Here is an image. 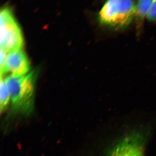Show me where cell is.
Masks as SVG:
<instances>
[{
    "mask_svg": "<svg viewBox=\"0 0 156 156\" xmlns=\"http://www.w3.org/2000/svg\"><path fill=\"white\" fill-rule=\"evenodd\" d=\"M134 0H107L98 14L101 24L114 30L127 28L135 20Z\"/></svg>",
    "mask_w": 156,
    "mask_h": 156,
    "instance_id": "7a4b0ae2",
    "label": "cell"
},
{
    "mask_svg": "<svg viewBox=\"0 0 156 156\" xmlns=\"http://www.w3.org/2000/svg\"><path fill=\"white\" fill-rule=\"evenodd\" d=\"M30 69L29 60L22 49L13 50L7 55L4 67L1 70V77L7 73L11 75H25Z\"/></svg>",
    "mask_w": 156,
    "mask_h": 156,
    "instance_id": "277c9868",
    "label": "cell"
},
{
    "mask_svg": "<svg viewBox=\"0 0 156 156\" xmlns=\"http://www.w3.org/2000/svg\"><path fill=\"white\" fill-rule=\"evenodd\" d=\"M147 18L151 22H156V0H153Z\"/></svg>",
    "mask_w": 156,
    "mask_h": 156,
    "instance_id": "ba28073f",
    "label": "cell"
},
{
    "mask_svg": "<svg viewBox=\"0 0 156 156\" xmlns=\"http://www.w3.org/2000/svg\"><path fill=\"white\" fill-rule=\"evenodd\" d=\"M8 52L1 48L0 51V69L2 70L4 67L5 62L6 58L8 55Z\"/></svg>",
    "mask_w": 156,
    "mask_h": 156,
    "instance_id": "9c48e42d",
    "label": "cell"
},
{
    "mask_svg": "<svg viewBox=\"0 0 156 156\" xmlns=\"http://www.w3.org/2000/svg\"><path fill=\"white\" fill-rule=\"evenodd\" d=\"M36 80L34 72L23 76L10 75L6 78V84L11 96L10 118L28 117L32 114Z\"/></svg>",
    "mask_w": 156,
    "mask_h": 156,
    "instance_id": "6da1fadb",
    "label": "cell"
},
{
    "mask_svg": "<svg viewBox=\"0 0 156 156\" xmlns=\"http://www.w3.org/2000/svg\"><path fill=\"white\" fill-rule=\"evenodd\" d=\"M153 0H137L136 4V28L140 32L145 17L150 9Z\"/></svg>",
    "mask_w": 156,
    "mask_h": 156,
    "instance_id": "8992f818",
    "label": "cell"
},
{
    "mask_svg": "<svg viewBox=\"0 0 156 156\" xmlns=\"http://www.w3.org/2000/svg\"><path fill=\"white\" fill-rule=\"evenodd\" d=\"M140 135L126 136L118 144L109 156H144V145Z\"/></svg>",
    "mask_w": 156,
    "mask_h": 156,
    "instance_id": "5b68a950",
    "label": "cell"
},
{
    "mask_svg": "<svg viewBox=\"0 0 156 156\" xmlns=\"http://www.w3.org/2000/svg\"><path fill=\"white\" fill-rule=\"evenodd\" d=\"M0 20L1 48L8 52L22 49L24 45L22 32L9 7L2 9Z\"/></svg>",
    "mask_w": 156,
    "mask_h": 156,
    "instance_id": "3957f363",
    "label": "cell"
},
{
    "mask_svg": "<svg viewBox=\"0 0 156 156\" xmlns=\"http://www.w3.org/2000/svg\"><path fill=\"white\" fill-rule=\"evenodd\" d=\"M11 103V96L6 84L5 79L1 77L0 83V110L1 112L5 111Z\"/></svg>",
    "mask_w": 156,
    "mask_h": 156,
    "instance_id": "52a82bcc",
    "label": "cell"
}]
</instances>
